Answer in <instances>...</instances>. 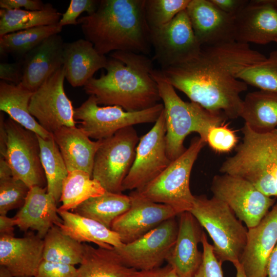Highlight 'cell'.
<instances>
[{
    "mask_svg": "<svg viewBox=\"0 0 277 277\" xmlns=\"http://www.w3.org/2000/svg\"><path fill=\"white\" fill-rule=\"evenodd\" d=\"M267 57L249 44L233 42L202 46L192 60L161 69L165 80L207 110L227 119L240 117L242 92L247 85L236 78L245 67Z\"/></svg>",
    "mask_w": 277,
    "mask_h": 277,
    "instance_id": "cell-1",
    "label": "cell"
},
{
    "mask_svg": "<svg viewBox=\"0 0 277 277\" xmlns=\"http://www.w3.org/2000/svg\"><path fill=\"white\" fill-rule=\"evenodd\" d=\"M107 72L92 77L83 86L98 105L118 106L127 111L149 108L161 98L156 81L151 75L152 60L146 55L115 51L110 54Z\"/></svg>",
    "mask_w": 277,
    "mask_h": 277,
    "instance_id": "cell-2",
    "label": "cell"
},
{
    "mask_svg": "<svg viewBox=\"0 0 277 277\" xmlns=\"http://www.w3.org/2000/svg\"><path fill=\"white\" fill-rule=\"evenodd\" d=\"M145 0H101L95 12L77 19L85 39L105 55L115 51L149 54L150 28Z\"/></svg>",
    "mask_w": 277,
    "mask_h": 277,
    "instance_id": "cell-3",
    "label": "cell"
},
{
    "mask_svg": "<svg viewBox=\"0 0 277 277\" xmlns=\"http://www.w3.org/2000/svg\"><path fill=\"white\" fill-rule=\"evenodd\" d=\"M241 131L242 142L220 171L248 181L268 196H277V128L260 132L245 123Z\"/></svg>",
    "mask_w": 277,
    "mask_h": 277,
    "instance_id": "cell-4",
    "label": "cell"
},
{
    "mask_svg": "<svg viewBox=\"0 0 277 277\" xmlns=\"http://www.w3.org/2000/svg\"><path fill=\"white\" fill-rule=\"evenodd\" d=\"M151 75L157 83L164 105L166 152L172 162L186 150L184 142L187 135L196 132L206 142L209 129L225 124L228 119L225 115L212 113L195 103L184 101L175 88L165 80L160 70L153 69Z\"/></svg>",
    "mask_w": 277,
    "mask_h": 277,
    "instance_id": "cell-5",
    "label": "cell"
},
{
    "mask_svg": "<svg viewBox=\"0 0 277 277\" xmlns=\"http://www.w3.org/2000/svg\"><path fill=\"white\" fill-rule=\"evenodd\" d=\"M189 212L208 233L218 260L222 263L239 262L246 245L248 229L230 208L213 196L194 195Z\"/></svg>",
    "mask_w": 277,
    "mask_h": 277,
    "instance_id": "cell-6",
    "label": "cell"
},
{
    "mask_svg": "<svg viewBox=\"0 0 277 277\" xmlns=\"http://www.w3.org/2000/svg\"><path fill=\"white\" fill-rule=\"evenodd\" d=\"M206 144L200 137L191 141L189 147L152 181L136 191L141 195L157 203L171 207L177 214L189 211L194 195L189 182L193 164Z\"/></svg>",
    "mask_w": 277,
    "mask_h": 277,
    "instance_id": "cell-7",
    "label": "cell"
},
{
    "mask_svg": "<svg viewBox=\"0 0 277 277\" xmlns=\"http://www.w3.org/2000/svg\"><path fill=\"white\" fill-rule=\"evenodd\" d=\"M0 153L10 167L14 177L23 181L29 188L46 187L37 134L10 117L5 120L2 113Z\"/></svg>",
    "mask_w": 277,
    "mask_h": 277,
    "instance_id": "cell-8",
    "label": "cell"
},
{
    "mask_svg": "<svg viewBox=\"0 0 277 277\" xmlns=\"http://www.w3.org/2000/svg\"><path fill=\"white\" fill-rule=\"evenodd\" d=\"M91 95L74 110V119L78 121L79 128L90 138L97 141L113 136L119 130L134 125L155 123L164 105H156L138 111H127L118 106L100 107Z\"/></svg>",
    "mask_w": 277,
    "mask_h": 277,
    "instance_id": "cell-9",
    "label": "cell"
},
{
    "mask_svg": "<svg viewBox=\"0 0 277 277\" xmlns=\"http://www.w3.org/2000/svg\"><path fill=\"white\" fill-rule=\"evenodd\" d=\"M140 139L133 126L122 129L101 140L95 155L92 178L104 189L122 193L123 183L134 161Z\"/></svg>",
    "mask_w": 277,
    "mask_h": 277,
    "instance_id": "cell-10",
    "label": "cell"
},
{
    "mask_svg": "<svg viewBox=\"0 0 277 277\" xmlns=\"http://www.w3.org/2000/svg\"><path fill=\"white\" fill-rule=\"evenodd\" d=\"M211 190L213 196L226 204L247 229L258 225L275 202L248 181L228 174L215 175Z\"/></svg>",
    "mask_w": 277,
    "mask_h": 277,
    "instance_id": "cell-11",
    "label": "cell"
},
{
    "mask_svg": "<svg viewBox=\"0 0 277 277\" xmlns=\"http://www.w3.org/2000/svg\"><path fill=\"white\" fill-rule=\"evenodd\" d=\"M150 38L154 50L152 60L156 61L161 69L192 60L202 47L194 35L186 9L168 24L150 28Z\"/></svg>",
    "mask_w": 277,
    "mask_h": 277,
    "instance_id": "cell-12",
    "label": "cell"
},
{
    "mask_svg": "<svg viewBox=\"0 0 277 277\" xmlns=\"http://www.w3.org/2000/svg\"><path fill=\"white\" fill-rule=\"evenodd\" d=\"M65 78L63 66L33 93L29 102L31 114L51 134L61 127L75 126L74 109L64 90Z\"/></svg>",
    "mask_w": 277,
    "mask_h": 277,
    "instance_id": "cell-13",
    "label": "cell"
},
{
    "mask_svg": "<svg viewBox=\"0 0 277 277\" xmlns=\"http://www.w3.org/2000/svg\"><path fill=\"white\" fill-rule=\"evenodd\" d=\"M166 132L163 110L152 128L140 139L134 162L123 183V191L141 189L169 165Z\"/></svg>",
    "mask_w": 277,
    "mask_h": 277,
    "instance_id": "cell-14",
    "label": "cell"
},
{
    "mask_svg": "<svg viewBox=\"0 0 277 277\" xmlns=\"http://www.w3.org/2000/svg\"><path fill=\"white\" fill-rule=\"evenodd\" d=\"M175 217L163 222L141 238L114 248L124 264L136 270L162 266L166 261L177 235Z\"/></svg>",
    "mask_w": 277,
    "mask_h": 277,
    "instance_id": "cell-15",
    "label": "cell"
},
{
    "mask_svg": "<svg viewBox=\"0 0 277 277\" xmlns=\"http://www.w3.org/2000/svg\"><path fill=\"white\" fill-rule=\"evenodd\" d=\"M129 195V208L113 221L111 227L123 244L141 238L163 222L178 215L171 207L152 202L135 190Z\"/></svg>",
    "mask_w": 277,
    "mask_h": 277,
    "instance_id": "cell-16",
    "label": "cell"
},
{
    "mask_svg": "<svg viewBox=\"0 0 277 277\" xmlns=\"http://www.w3.org/2000/svg\"><path fill=\"white\" fill-rule=\"evenodd\" d=\"M186 10L202 46L235 42V17L222 11L211 0H190Z\"/></svg>",
    "mask_w": 277,
    "mask_h": 277,
    "instance_id": "cell-17",
    "label": "cell"
},
{
    "mask_svg": "<svg viewBox=\"0 0 277 277\" xmlns=\"http://www.w3.org/2000/svg\"><path fill=\"white\" fill-rule=\"evenodd\" d=\"M276 243L277 203L258 225L248 229L239 261L248 276L267 277L269 258Z\"/></svg>",
    "mask_w": 277,
    "mask_h": 277,
    "instance_id": "cell-18",
    "label": "cell"
},
{
    "mask_svg": "<svg viewBox=\"0 0 277 277\" xmlns=\"http://www.w3.org/2000/svg\"><path fill=\"white\" fill-rule=\"evenodd\" d=\"M179 215L176 239L166 261L179 277H193L203 260L198 244L201 243L203 228L189 211Z\"/></svg>",
    "mask_w": 277,
    "mask_h": 277,
    "instance_id": "cell-19",
    "label": "cell"
},
{
    "mask_svg": "<svg viewBox=\"0 0 277 277\" xmlns=\"http://www.w3.org/2000/svg\"><path fill=\"white\" fill-rule=\"evenodd\" d=\"M277 39V8L250 1L235 17V42L264 45Z\"/></svg>",
    "mask_w": 277,
    "mask_h": 277,
    "instance_id": "cell-20",
    "label": "cell"
},
{
    "mask_svg": "<svg viewBox=\"0 0 277 277\" xmlns=\"http://www.w3.org/2000/svg\"><path fill=\"white\" fill-rule=\"evenodd\" d=\"M44 240L29 232L24 237H0V266L12 277H34L43 261Z\"/></svg>",
    "mask_w": 277,
    "mask_h": 277,
    "instance_id": "cell-21",
    "label": "cell"
},
{
    "mask_svg": "<svg viewBox=\"0 0 277 277\" xmlns=\"http://www.w3.org/2000/svg\"><path fill=\"white\" fill-rule=\"evenodd\" d=\"M64 44L62 36L55 34L44 40L25 56L20 84L24 88L34 92L63 66Z\"/></svg>",
    "mask_w": 277,
    "mask_h": 277,
    "instance_id": "cell-22",
    "label": "cell"
},
{
    "mask_svg": "<svg viewBox=\"0 0 277 277\" xmlns=\"http://www.w3.org/2000/svg\"><path fill=\"white\" fill-rule=\"evenodd\" d=\"M57 203L47 188H30L23 206L14 216L16 225L21 231H36L44 239L54 225L58 226L63 220L59 215Z\"/></svg>",
    "mask_w": 277,
    "mask_h": 277,
    "instance_id": "cell-23",
    "label": "cell"
},
{
    "mask_svg": "<svg viewBox=\"0 0 277 277\" xmlns=\"http://www.w3.org/2000/svg\"><path fill=\"white\" fill-rule=\"evenodd\" d=\"M63 59L65 78L74 87L84 86L97 71L106 67L108 61L86 39L64 43Z\"/></svg>",
    "mask_w": 277,
    "mask_h": 277,
    "instance_id": "cell-24",
    "label": "cell"
},
{
    "mask_svg": "<svg viewBox=\"0 0 277 277\" xmlns=\"http://www.w3.org/2000/svg\"><path fill=\"white\" fill-rule=\"evenodd\" d=\"M52 134L68 171L82 170L92 176L95 155L101 140H91L75 126L61 127Z\"/></svg>",
    "mask_w": 277,
    "mask_h": 277,
    "instance_id": "cell-25",
    "label": "cell"
},
{
    "mask_svg": "<svg viewBox=\"0 0 277 277\" xmlns=\"http://www.w3.org/2000/svg\"><path fill=\"white\" fill-rule=\"evenodd\" d=\"M63 220L58 226L79 243L92 242L99 247L111 249L121 246L119 235L100 223L69 211L57 210Z\"/></svg>",
    "mask_w": 277,
    "mask_h": 277,
    "instance_id": "cell-26",
    "label": "cell"
},
{
    "mask_svg": "<svg viewBox=\"0 0 277 277\" xmlns=\"http://www.w3.org/2000/svg\"><path fill=\"white\" fill-rule=\"evenodd\" d=\"M33 92L20 84L0 82V110L7 113L16 123L41 137L46 138L52 134L45 130L31 114L29 105Z\"/></svg>",
    "mask_w": 277,
    "mask_h": 277,
    "instance_id": "cell-27",
    "label": "cell"
},
{
    "mask_svg": "<svg viewBox=\"0 0 277 277\" xmlns=\"http://www.w3.org/2000/svg\"><path fill=\"white\" fill-rule=\"evenodd\" d=\"M83 245L84 256L76 277H132L136 270L124 264L114 247Z\"/></svg>",
    "mask_w": 277,
    "mask_h": 277,
    "instance_id": "cell-28",
    "label": "cell"
},
{
    "mask_svg": "<svg viewBox=\"0 0 277 277\" xmlns=\"http://www.w3.org/2000/svg\"><path fill=\"white\" fill-rule=\"evenodd\" d=\"M240 117L257 132L276 128L277 93L263 90L248 93L243 100Z\"/></svg>",
    "mask_w": 277,
    "mask_h": 277,
    "instance_id": "cell-29",
    "label": "cell"
},
{
    "mask_svg": "<svg viewBox=\"0 0 277 277\" xmlns=\"http://www.w3.org/2000/svg\"><path fill=\"white\" fill-rule=\"evenodd\" d=\"M130 205L129 195L106 191L101 195L85 201L73 211L111 229L113 221L128 210Z\"/></svg>",
    "mask_w": 277,
    "mask_h": 277,
    "instance_id": "cell-30",
    "label": "cell"
},
{
    "mask_svg": "<svg viewBox=\"0 0 277 277\" xmlns=\"http://www.w3.org/2000/svg\"><path fill=\"white\" fill-rule=\"evenodd\" d=\"M62 14L49 4L44 9L0 10V37L25 29L58 24Z\"/></svg>",
    "mask_w": 277,
    "mask_h": 277,
    "instance_id": "cell-31",
    "label": "cell"
},
{
    "mask_svg": "<svg viewBox=\"0 0 277 277\" xmlns=\"http://www.w3.org/2000/svg\"><path fill=\"white\" fill-rule=\"evenodd\" d=\"M63 27L58 24L42 26L10 33L0 37V53L10 54L22 60L31 50L49 36L59 34Z\"/></svg>",
    "mask_w": 277,
    "mask_h": 277,
    "instance_id": "cell-32",
    "label": "cell"
},
{
    "mask_svg": "<svg viewBox=\"0 0 277 277\" xmlns=\"http://www.w3.org/2000/svg\"><path fill=\"white\" fill-rule=\"evenodd\" d=\"M106 190L101 184L87 172L82 170L69 171L64 181L59 210H73L89 199L101 195Z\"/></svg>",
    "mask_w": 277,
    "mask_h": 277,
    "instance_id": "cell-33",
    "label": "cell"
},
{
    "mask_svg": "<svg viewBox=\"0 0 277 277\" xmlns=\"http://www.w3.org/2000/svg\"><path fill=\"white\" fill-rule=\"evenodd\" d=\"M37 137L41 163L47 181V190L58 204L60 202L63 184L69 171L53 135L46 138L38 135Z\"/></svg>",
    "mask_w": 277,
    "mask_h": 277,
    "instance_id": "cell-34",
    "label": "cell"
},
{
    "mask_svg": "<svg viewBox=\"0 0 277 277\" xmlns=\"http://www.w3.org/2000/svg\"><path fill=\"white\" fill-rule=\"evenodd\" d=\"M43 240L44 260L74 266L81 263L83 244L65 234L58 226H52Z\"/></svg>",
    "mask_w": 277,
    "mask_h": 277,
    "instance_id": "cell-35",
    "label": "cell"
},
{
    "mask_svg": "<svg viewBox=\"0 0 277 277\" xmlns=\"http://www.w3.org/2000/svg\"><path fill=\"white\" fill-rule=\"evenodd\" d=\"M235 77L261 90L277 93V50L265 60L245 67Z\"/></svg>",
    "mask_w": 277,
    "mask_h": 277,
    "instance_id": "cell-36",
    "label": "cell"
},
{
    "mask_svg": "<svg viewBox=\"0 0 277 277\" xmlns=\"http://www.w3.org/2000/svg\"><path fill=\"white\" fill-rule=\"evenodd\" d=\"M190 0H145V15L149 28H158L171 22L186 9Z\"/></svg>",
    "mask_w": 277,
    "mask_h": 277,
    "instance_id": "cell-37",
    "label": "cell"
},
{
    "mask_svg": "<svg viewBox=\"0 0 277 277\" xmlns=\"http://www.w3.org/2000/svg\"><path fill=\"white\" fill-rule=\"evenodd\" d=\"M30 188L13 176L0 179V215L24 205Z\"/></svg>",
    "mask_w": 277,
    "mask_h": 277,
    "instance_id": "cell-38",
    "label": "cell"
},
{
    "mask_svg": "<svg viewBox=\"0 0 277 277\" xmlns=\"http://www.w3.org/2000/svg\"><path fill=\"white\" fill-rule=\"evenodd\" d=\"M238 137L227 124L211 127L208 132L206 143L214 151L227 153L236 147Z\"/></svg>",
    "mask_w": 277,
    "mask_h": 277,
    "instance_id": "cell-39",
    "label": "cell"
},
{
    "mask_svg": "<svg viewBox=\"0 0 277 277\" xmlns=\"http://www.w3.org/2000/svg\"><path fill=\"white\" fill-rule=\"evenodd\" d=\"M201 243L203 247V260L193 277H224L222 263L215 255L212 245L208 242L204 232Z\"/></svg>",
    "mask_w": 277,
    "mask_h": 277,
    "instance_id": "cell-40",
    "label": "cell"
},
{
    "mask_svg": "<svg viewBox=\"0 0 277 277\" xmlns=\"http://www.w3.org/2000/svg\"><path fill=\"white\" fill-rule=\"evenodd\" d=\"M100 1L96 0H71L66 12L62 14L58 23L60 26L64 27L69 25H76L78 17L84 12L87 15L95 12Z\"/></svg>",
    "mask_w": 277,
    "mask_h": 277,
    "instance_id": "cell-41",
    "label": "cell"
},
{
    "mask_svg": "<svg viewBox=\"0 0 277 277\" xmlns=\"http://www.w3.org/2000/svg\"><path fill=\"white\" fill-rule=\"evenodd\" d=\"M77 272L74 265L43 260L34 277H76Z\"/></svg>",
    "mask_w": 277,
    "mask_h": 277,
    "instance_id": "cell-42",
    "label": "cell"
},
{
    "mask_svg": "<svg viewBox=\"0 0 277 277\" xmlns=\"http://www.w3.org/2000/svg\"><path fill=\"white\" fill-rule=\"evenodd\" d=\"M23 75V60L13 63H1L0 78L15 85L21 84Z\"/></svg>",
    "mask_w": 277,
    "mask_h": 277,
    "instance_id": "cell-43",
    "label": "cell"
},
{
    "mask_svg": "<svg viewBox=\"0 0 277 277\" xmlns=\"http://www.w3.org/2000/svg\"><path fill=\"white\" fill-rule=\"evenodd\" d=\"M49 4H44L40 0H1L2 9L12 10L24 8L26 10L39 11L45 9Z\"/></svg>",
    "mask_w": 277,
    "mask_h": 277,
    "instance_id": "cell-44",
    "label": "cell"
},
{
    "mask_svg": "<svg viewBox=\"0 0 277 277\" xmlns=\"http://www.w3.org/2000/svg\"><path fill=\"white\" fill-rule=\"evenodd\" d=\"M211 1L222 11L235 17L249 2L247 0H211Z\"/></svg>",
    "mask_w": 277,
    "mask_h": 277,
    "instance_id": "cell-45",
    "label": "cell"
},
{
    "mask_svg": "<svg viewBox=\"0 0 277 277\" xmlns=\"http://www.w3.org/2000/svg\"><path fill=\"white\" fill-rule=\"evenodd\" d=\"M132 277H179L169 264L164 266L145 270H135Z\"/></svg>",
    "mask_w": 277,
    "mask_h": 277,
    "instance_id": "cell-46",
    "label": "cell"
},
{
    "mask_svg": "<svg viewBox=\"0 0 277 277\" xmlns=\"http://www.w3.org/2000/svg\"><path fill=\"white\" fill-rule=\"evenodd\" d=\"M16 222L14 217L0 215V237L14 236V228Z\"/></svg>",
    "mask_w": 277,
    "mask_h": 277,
    "instance_id": "cell-47",
    "label": "cell"
},
{
    "mask_svg": "<svg viewBox=\"0 0 277 277\" xmlns=\"http://www.w3.org/2000/svg\"><path fill=\"white\" fill-rule=\"evenodd\" d=\"M267 277H277V243L269 258Z\"/></svg>",
    "mask_w": 277,
    "mask_h": 277,
    "instance_id": "cell-48",
    "label": "cell"
},
{
    "mask_svg": "<svg viewBox=\"0 0 277 277\" xmlns=\"http://www.w3.org/2000/svg\"><path fill=\"white\" fill-rule=\"evenodd\" d=\"M13 176L12 170L6 160L0 157V179Z\"/></svg>",
    "mask_w": 277,
    "mask_h": 277,
    "instance_id": "cell-49",
    "label": "cell"
},
{
    "mask_svg": "<svg viewBox=\"0 0 277 277\" xmlns=\"http://www.w3.org/2000/svg\"><path fill=\"white\" fill-rule=\"evenodd\" d=\"M233 264L236 269V277H249L245 274L239 262Z\"/></svg>",
    "mask_w": 277,
    "mask_h": 277,
    "instance_id": "cell-50",
    "label": "cell"
},
{
    "mask_svg": "<svg viewBox=\"0 0 277 277\" xmlns=\"http://www.w3.org/2000/svg\"><path fill=\"white\" fill-rule=\"evenodd\" d=\"M0 277H12V276L5 267L0 266Z\"/></svg>",
    "mask_w": 277,
    "mask_h": 277,
    "instance_id": "cell-51",
    "label": "cell"
},
{
    "mask_svg": "<svg viewBox=\"0 0 277 277\" xmlns=\"http://www.w3.org/2000/svg\"><path fill=\"white\" fill-rule=\"evenodd\" d=\"M275 42L277 43V39L275 41Z\"/></svg>",
    "mask_w": 277,
    "mask_h": 277,
    "instance_id": "cell-52",
    "label": "cell"
}]
</instances>
